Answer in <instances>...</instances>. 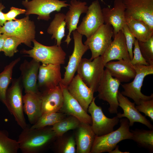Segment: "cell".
<instances>
[{
  "instance_id": "obj_1",
  "label": "cell",
  "mask_w": 153,
  "mask_h": 153,
  "mask_svg": "<svg viewBox=\"0 0 153 153\" xmlns=\"http://www.w3.org/2000/svg\"><path fill=\"white\" fill-rule=\"evenodd\" d=\"M56 137L51 128H32L28 126L20 133L17 141L23 153H39L46 148Z\"/></svg>"
},
{
  "instance_id": "obj_2",
  "label": "cell",
  "mask_w": 153,
  "mask_h": 153,
  "mask_svg": "<svg viewBox=\"0 0 153 153\" xmlns=\"http://www.w3.org/2000/svg\"><path fill=\"white\" fill-rule=\"evenodd\" d=\"M120 126L115 131L100 136H96L90 153H110L120 141L131 139L132 133L129 129V121L127 118L120 120Z\"/></svg>"
},
{
  "instance_id": "obj_3",
  "label": "cell",
  "mask_w": 153,
  "mask_h": 153,
  "mask_svg": "<svg viewBox=\"0 0 153 153\" xmlns=\"http://www.w3.org/2000/svg\"><path fill=\"white\" fill-rule=\"evenodd\" d=\"M34 46L31 50L23 49L21 53L26 54L42 64H63L65 63L66 53L61 46L44 45L35 39L32 41Z\"/></svg>"
},
{
  "instance_id": "obj_4",
  "label": "cell",
  "mask_w": 153,
  "mask_h": 153,
  "mask_svg": "<svg viewBox=\"0 0 153 153\" xmlns=\"http://www.w3.org/2000/svg\"><path fill=\"white\" fill-rule=\"evenodd\" d=\"M23 85L20 77L12 79L6 94L7 108L22 129L27 126L24 114Z\"/></svg>"
},
{
  "instance_id": "obj_5",
  "label": "cell",
  "mask_w": 153,
  "mask_h": 153,
  "mask_svg": "<svg viewBox=\"0 0 153 153\" xmlns=\"http://www.w3.org/2000/svg\"><path fill=\"white\" fill-rule=\"evenodd\" d=\"M0 32L8 37L19 38L23 43L32 48L31 42L35 36V26L34 22L30 20L29 15L14 21H6L3 26H0Z\"/></svg>"
},
{
  "instance_id": "obj_6",
  "label": "cell",
  "mask_w": 153,
  "mask_h": 153,
  "mask_svg": "<svg viewBox=\"0 0 153 153\" xmlns=\"http://www.w3.org/2000/svg\"><path fill=\"white\" fill-rule=\"evenodd\" d=\"M105 67L101 56L92 60L82 58L77 69V74L95 92L97 91L104 74Z\"/></svg>"
},
{
  "instance_id": "obj_7",
  "label": "cell",
  "mask_w": 153,
  "mask_h": 153,
  "mask_svg": "<svg viewBox=\"0 0 153 153\" xmlns=\"http://www.w3.org/2000/svg\"><path fill=\"white\" fill-rule=\"evenodd\" d=\"M136 75L131 82L121 85L124 91L121 92L125 96L133 100L137 105L139 104L141 100H148L153 98V94L147 96L141 92L144 78L147 75L153 74V65H133Z\"/></svg>"
},
{
  "instance_id": "obj_8",
  "label": "cell",
  "mask_w": 153,
  "mask_h": 153,
  "mask_svg": "<svg viewBox=\"0 0 153 153\" xmlns=\"http://www.w3.org/2000/svg\"><path fill=\"white\" fill-rule=\"evenodd\" d=\"M120 84L121 82L113 77L106 68L97 92L99 99L107 101L109 105L108 110L110 114L118 113L119 103L117 96Z\"/></svg>"
},
{
  "instance_id": "obj_9",
  "label": "cell",
  "mask_w": 153,
  "mask_h": 153,
  "mask_svg": "<svg viewBox=\"0 0 153 153\" xmlns=\"http://www.w3.org/2000/svg\"><path fill=\"white\" fill-rule=\"evenodd\" d=\"M114 35L112 26L104 23L87 38L84 44L88 47L91 52L90 60L103 54L112 42V38Z\"/></svg>"
},
{
  "instance_id": "obj_10",
  "label": "cell",
  "mask_w": 153,
  "mask_h": 153,
  "mask_svg": "<svg viewBox=\"0 0 153 153\" xmlns=\"http://www.w3.org/2000/svg\"><path fill=\"white\" fill-rule=\"evenodd\" d=\"M66 2L60 0H25L22 1V4L26 9V16L35 14L38 15V20L48 21L50 18L51 13L59 12L62 8L69 6Z\"/></svg>"
},
{
  "instance_id": "obj_11",
  "label": "cell",
  "mask_w": 153,
  "mask_h": 153,
  "mask_svg": "<svg viewBox=\"0 0 153 153\" xmlns=\"http://www.w3.org/2000/svg\"><path fill=\"white\" fill-rule=\"evenodd\" d=\"M94 97L90 104L88 112L92 119L91 127L96 136H100L114 130V128L119 122V118L117 116L109 118L104 114L101 107L95 104Z\"/></svg>"
},
{
  "instance_id": "obj_12",
  "label": "cell",
  "mask_w": 153,
  "mask_h": 153,
  "mask_svg": "<svg viewBox=\"0 0 153 153\" xmlns=\"http://www.w3.org/2000/svg\"><path fill=\"white\" fill-rule=\"evenodd\" d=\"M74 41V49L72 54L69 56L67 65L64 67L65 71L63 78L60 83L67 87L74 76L82 57L89 49L88 47L83 43V35L76 30L72 32Z\"/></svg>"
},
{
  "instance_id": "obj_13",
  "label": "cell",
  "mask_w": 153,
  "mask_h": 153,
  "mask_svg": "<svg viewBox=\"0 0 153 153\" xmlns=\"http://www.w3.org/2000/svg\"><path fill=\"white\" fill-rule=\"evenodd\" d=\"M125 17L143 21L153 29V0H123Z\"/></svg>"
},
{
  "instance_id": "obj_14",
  "label": "cell",
  "mask_w": 153,
  "mask_h": 153,
  "mask_svg": "<svg viewBox=\"0 0 153 153\" xmlns=\"http://www.w3.org/2000/svg\"><path fill=\"white\" fill-rule=\"evenodd\" d=\"M104 23L102 9L99 1L96 0L88 7L86 15L76 30L87 38Z\"/></svg>"
},
{
  "instance_id": "obj_15",
  "label": "cell",
  "mask_w": 153,
  "mask_h": 153,
  "mask_svg": "<svg viewBox=\"0 0 153 153\" xmlns=\"http://www.w3.org/2000/svg\"><path fill=\"white\" fill-rule=\"evenodd\" d=\"M60 64H47L40 65L37 81L40 91L56 87L61 80Z\"/></svg>"
},
{
  "instance_id": "obj_16",
  "label": "cell",
  "mask_w": 153,
  "mask_h": 153,
  "mask_svg": "<svg viewBox=\"0 0 153 153\" xmlns=\"http://www.w3.org/2000/svg\"><path fill=\"white\" fill-rule=\"evenodd\" d=\"M40 63L33 59L30 61L25 60L20 65V76L25 93H38L39 91L37 81Z\"/></svg>"
},
{
  "instance_id": "obj_17",
  "label": "cell",
  "mask_w": 153,
  "mask_h": 153,
  "mask_svg": "<svg viewBox=\"0 0 153 153\" xmlns=\"http://www.w3.org/2000/svg\"><path fill=\"white\" fill-rule=\"evenodd\" d=\"M104 23L111 26L114 35L122 29L126 23L125 7L123 0H115L113 7L102 9Z\"/></svg>"
},
{
  "instance_id": "obj_18",
  "label": "cell",
  "mask_w": 153,
  "mask_h": 153,
  "mask_svg": "<svg viewBox=\"0 0 153 153\" xmlns=\"http://www.w3.org/2000/svg\"><path fill=\"white\" fill-rule=\"evenodd\" d=\"M117 99L119 106L124 111L122 114L117 113L116 116L119 118H126L129 121L130 126H133L135 122H139L145 125L150 129H153V125L136 108L135 103L131 102L127 97L122 95L119 90Z\"/></svg>"
},
{
  "instance_id": "obj_19",
  "label": "cell",
  "mask_w": 153,
  "mask_h": 153,
  "mask_svg": "<svg viewBox=\"0 0 153 153\" xmlns=\"http://www.w3.org/2000/svg\"><path fill=\"white\" fill-rule=\"evenodd\" d=\"M70 94L88 112L94 97V92L83 81L78 74L74 76L67 87Z\"/></svg>"
},
{
  "instance_id": "obj_20",
  "label": "cell",
  "mask_w": 153,
  "mask_h": 153,
  "mask_svg": "<svg viewBox=\"0 0 153 153\" xmlns=\"http://www.w3.org/2000/svg\"><path fill=\"white\" fill-rule=\"evenodd\" d=\"M112 41L106 50L101 56L105 65L114 60H124L130 61L124 36L122 30L114 35Z\"/></svg>"
},
{
  "instance_id": "obj_21",
  "label": "cell",
  "mask_w": 153,
  "mask_h": 153,
  "mask_svg": "<svg viewBox=\"0 0 153 153\" xmlns=\"http://www.w3.org/2000/svg\"><path fill=\"white\" fill-rule=\"evenodd\" d=\"M63 95L64 101L63 106L60 110L66 115H71L78 118L81 122L92 124L91 116L82 108L78 101L69 93L67 87L60 83Z\"/></svg>"
},
{
  "instance_id": "obj_22",
  "label": "cell",
  "mask_w": 153,
  "mask_h": 153,
  "mask_svg": "<svg viewBox=\"0 0 153 153\" xmlns=\"http://www.w3.org/2000/svg\"><path fill=\"white\" fill-rule=\"evenodd\" d=\"M40 92L42 100V114L60 111L63 105L64 97L59 85Z\"/></svg>"
},
{
  "instance_id": "obj_23",
  "label": "cell",
  "mask_w": 153,
  "mask_h": 153,
  "mask_svg": "<svg viewBox=\"0 0 153 153\" xmlns=\"http://www.w3.org/2000/svg\"><path fill=\"white\" fill-rule=\"evenodd\" d=\"M69 6V10L65 14V20L69 32L64 41L67 45L71 40V33L77 28L80 16L83 13H86L88 7L86 2L77 0H71Z\"/></svg>"
},
{
  "instance_id": "obj_24",
  "label": "cell",
  "mask_w": 153,
  "mask_h": 153,
  "mask_svg": "<svg viewBox=\"0 0 153 153\" xmlns=\"http://www.w3.org/2000/svg\"><path fill=\"white\" fill-rule=\"evenodd\" d=\"M105 67L113 77L120 82H129L136 75L135 70L130 61L124 60L109 61L105 64Z\"/></svg>"
},
{
  "instance_id": "obj_25",
  "label": "cell",
  "mask_w": 153,
  "mask_h": 153,
  "mask_svg": "<svg viewBox=\"0 0 153 153\" xmlns=\"http://www.w3.org/2000/svg\"><path fill=\"white\" fill-rule=\"evenodd\" d=\"M75 137L76 152L90 153L96 135L93 130L91 125L81 122L76 129Z\"/></svg>"
},
{
  "instance_id": "obj_26",
  "label": "cell",
  "mask_w": 153,
  "mask_h": 153,
  "mask_svg": "<svg viewBox=\"0 0 153 153\" xmlns=\"http://www.w3.org/2000/svg\"><path fill=\"white\" fill-rule=\"evenodd\" d=\"M23 95L24 111L29 122L35 124L42 114V100L40 92H29Z\"/></svg>"
},
{
  "instance_id": "obj_27",
  "label": "cell",
  "mask_w": 153,
  "mask_h": 153,
  "mask_svg": "<svg viewBox=\"0 0 153 153\" xmlns=\"http://www.w3.org/2000/svg\"><path fill=\"white\" fill-rule=\"evenodd\" d=\"M126 24L131 31L138 41H145L153 36V29L144 21L126 18Z\"/></svg>"
},
{
  "instance_id": "obj_28",
  "label": "cell",
  "mask_w": 153,
  "mask_h": 153,
  "mask_svg": "<svg viewBox=\"0 0 153 153\" xmlns=\"http://www.w3.org/2000/svg\"><path fill=\"white\" fill-rule=\"evenodd\" d=\"M66 25L65 14L59 13L55 14L47 29L48 33L52 35L51 39H55L56 41V45L58 46H61L62 40L65 35Z\"/></svg>"
},
{
  "instance_id": "obj_29",
  "label": "cell",
  "mask_w": 153,
  "mask_h": 153,
  "mask_svg": "<svg viewBox=\"0 0 153 153\" xmlns=\"http://www.w3.org/2000/svg\"><path fill=\"white\" fill-rule=\"evenodd\" d=\"M18 58L6 65L3 71L0 73V101L7 107L6 94L9 84L12 82L14 67L20 61Z\"/></svg>"
},
{
  "instance_id": "obj_30",
  "label": "cell",
  "mask_w": 153,
  "mask_h": 153,
  "mask_svg": "<svg viewBox=\"0 0 153 153\" xmlns=\"http://www.w3.org/2000/svg\"><path fill=\"white\" fill-rule=\"evenodd\" d=\"M131 140L139 146L145 148L151 152H153V129L145 130L135 129L131 131Z\"/></svg>"
},
{
  "instance_id": "obj_31",
  "label": "cell",
  "mask_w": 153,
  "mask_h": 153,
  "mask_svg": "<svg viewBox=\"0 0 153 153\" xmlns=\"http://www.w3.org/2000/svg\"><path fill=\"white\" fill-rule=\"evenodd\" d=\"M81 122L77 118L71 115L66 116L52 127L56 137L62 136L68 131L76 129Z\"/></svg>"
},
{
  "instance_id": "obj_32",
  "label": "cell",
  "mask_w": 153,
  "mask_h": 153,
  "mask_svg": "<svg viewBox=\"0 0 153 153\" xmlns=\"http://www.w3.org/2000/svg\"><path fill=\"white\" fill-rule=\"evenodd\" d=\"M66 115L60 111L43 114L31 128H41L48 126H52L65 117Z\"/></svg>"
},
{
  "instance_id": "obj_33",
  "label": "cell",
  "mask_w": 153,
  "mask_h": 153,
  "mask_svg": "<svg viewBox=\"0 0 153 153\" xmlns=\"http://www.w3.org/2000/svg\"><path fill=\"white\" fill-rule=\"evenodd\" d=\"M19 150L17 141L9 138L7 131L0 130V153H17Z\"/></svg>"
},
{
  "instance_id": "obj_34",
  "label": "cell",
  "mask_w": 153,
  "mask_h": 153,
  "mask_svg": "<svg viewBox=\"0 0 153 153\" xmlns=\"http://www.w3.org/2000/svg\"><path fill=\"white\" fill-rule=\"evenodd\" d=\"M23 41L20 39L14 36H9L5 39L2 51L5 55L11 57L18 51L17 48Z\"/></svg>"
},
{
  "instance_id": "obj_35",
  "label": "cell",
  "mask_w": 153,
  "mask_h": 153,
  "mask_svg": "<svg viewBox=\"0 0 153 153\" xmlns=\"http://www.w3.org/2000/svg\"><path fill=\"white\" fill-rule=\"evenodd\" d=\"M141 52L143 57L150 65H153V36L147 41H138Z\"/></svg>"
},
{
  "instance_id": "obj_36",
  "label": "cell",
  "mask_w": 153,
  "mask_h": 153,
  "mask_svg": "<svg viewBox=\"0 0 153 153\" xmlns=\"http://www.w3.org/2000/svg\"><path fill=\"white\" fill-rule=\"evenodd\" d=\"M76 146L75 137L72 136H70L60 144L58 151L62 153H75L76 152Z\"/></svg>"
},
{
  "instance_id": "obj_37",
  "label": "cell",
  "mask_w": 153,
  "mask_h": 153,
  "mask_svg": "<svg viewBox=\"0 0 153 153\" xmlns=\"http://www.w3.org/2000/svg\"><path fill=\"white\" fill-rule=\"evenodd\" d=\"M121 30L124 36L130 59L131 60L133 57V45L134 44L136 38L126 23L123 26Z\"/></svg>"
},
{
  "instance_id": "obj_38",
  "label": "cell",
  "mask_w": 153,
  "mask_h": 153,
  "mask_svg": "<svg viewBox=\"0 0 153 153\" xmlns=\"http://www.w3.org/2000/svg\"><path fill=\"white\" fill-rule=\"evenodd\" d=\"M135 107L140 112L143 113L153 121V98L148 100H141L139 104Z\"/></svg>"
},
{
  "instance_id": "obj_39",
  "label": "cell",
  "mask_w": 153,
  "mask_h": 153,
  "mask_svg": "<svg viewBox=\"0 0 153 153\" xmlns=\"http://www.w3.org/2000/svg\"><path fill=\"white\" fill-rule=\"evenodd\" d=\"M134 50L133 52V57L130 60V62L133 65H149L143 57L140 51L138 41L136 39L134 44Z\"/></svg>"
},
{
  "instance_id": "obj_40",
  "label": "cell",
  "mask_w": 153,
  "mask_h": 153,
  "mask_svg": "<svg viewBox=\"0 0 153 153\" xmlns=\"http://www.w3.org/2000/svg\"><path fill=\"white\" fill-rule=\"evenodd\" d=\"M26 10L19 8L14 7L10 8V10L7 13H4V15L6 21H12L16 19V17L21 14H24Z\"/></svg>"
},
{
  "instance_id": "obj_41",
  "label": "cell",
  "mask_w": 153,
  "mask_h": 153,
  "mask_svg": "<svg viewBox=\"0 0 153 153\" xmlns=\"http://www.w3.org/2000/svg\"><path fill=\"white\" fill-rule=\"evenodd\" d=\"M5 8V7L1 3H0V26H3L7 21L4 16V13L2 12Z\"/></svg>"
},
{
  "instance_id": "obj_42",
  "label": "cell",
  "mask_w": 153,
  "mask_h": 153,
  "mask_svg": "<svg viewBox=\"0 0 153 153\" xmlns=\"http://www.w3.org/2000/svg\"><path fill=\"white\" fill-rule=\"evenodd\" d=\"M8 37V36L5 34L0 35V52L2 51L5 41Z\"/></svg>"
},
{
  "instance_id": "obj_43",
  "label": "cell",
  "mask_w": 153,
  "mask_h": 153,
  "mask_svg": "<svg viewBox=\"0 0 153 153\" xmlns=\"http://www.w3.org/2000/svg\"><path fill=\"white\" fill-rule=\"evenodd\" d=\"M110 153H129V152H122L119 149V147L118 145H117L114 149L112 150Z\"/></svg>"
},
{
  "instance_id": "obj_44",
  "label": "cell",
  "mask_w": 153,
  "mask_h": 153,
  "mask_svg": "<svg viewBox=\"0 0 153 153\" xmlns=\"http://www.w3.org/2000/svg\"><path fill=\"white\" fill-rule=\"evenodd\" d=\"M1 33H0V35H1Z\"/></svg>"
},
{
  "instance_id": "obj_45",
  "label": "cell",
  "mask_w": 153,
  "mask_h": 153,
  "mask_svg": "<svg viewBox=\"0 0 153 153\" xmlns=\"http://www.w3.org/2000/svg\"><path fill=\"white\" fill-rule=\"evenodd\" d=\"M102 1L103 0H101Z\"/></svg>"
},
{
  "instance_id": "obj_46",
  "label": "cell",
  "mask_w": 153,
  "mask_h": 153,
  "mask_svg": "<svg viewBox=\"0 0 153 153\" xmlns=\"http://www.w3.org/2000/svg\"></svg>"
}]
</instances>
